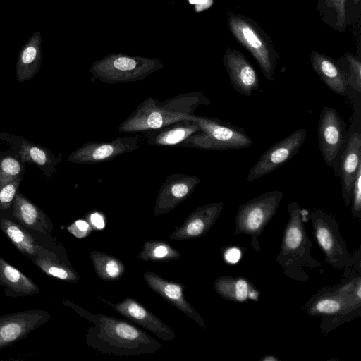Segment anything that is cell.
<instances>
[{
    "mask_svg": "<svg viewBox=\"0 0 361 361\" xmlns=\"http://www.w3.org/2000/svg\"><path fill=\"white\" fill-rule=\"evenodd\" d=\"M13 213L26 227L44 233L51 230L42 211L19 192L14 198Z\"/></svg>",
    "mask_w": 361,
    "mask_h": 361,
    "instance_id": "cell-22",
    "label": "cell"
},
{
    "mask_svg": "<svg viewBox=\"0 0 361 361\" xmlns=\"http://www.w3.org/2000/svg\"><path fill=\"white\" fill-rule=\"evenodd\" d=\"M143 278L148 286L165 300L175 306L186 316L196 322L201 327L205 328V324L200 314L186 300L184 295L183 284L166 280L159 274L147 271Z\"/></svg>",
    "mask_w": 361,
    "mask_h": 361,
    "instance_id": "cell-17",
    "label": "cell"
},
{
    "mask_svg": "<svg viewBox=\"0 0 361 361\" xmlns=\"http://www.w3.org/2000/svg\"><path fill=\"white\" fill-rule=\"evenodd\" d=\"M22 160L35 163L37 165H45L49 161L47 153L42 148L32 145H23L20 151Z\"/></svg>",
    "mask_w": 361,
    "mask_h": 361,
    "instance_id": "cell-33",
    "label": "cell"
},
{
    "mask_svg": "<svg viewBox=\"0 0 361 361\" xmlns=\"http://www.w3.org/2000/svg\"><path fill=\"white\" fill-rule=\"evenodd\" d=\"M361 0H348V18L350 23H357L360 16Z\"/></svg>",
    "mask_w": 361,
    "mask_h": 361,
    "instance_id": "cell-37",
    "label": "cell"
},
{
    "mask_svg": "<svg viewBox=\"0 0 361 361\" xmlns=\"http://www.w3.org/2000/svg\"><path fill=\"white\" fill-rule=\"evenodd\" d=\"M210 104V99L202 92L181 94L161 102L148 97L121 123L118 131L142 133L190 120V116L200 105Z\"/></svg>",
    "mask_w": 361,
    "mask_h": 361,
    "instance_id": "cell-2",
    "label": "cell"
},
{
    "mask_svg": "<svg viewBox=\"0 0 361 361\" xmlns=\"http://www.w3.org/2000/svg\"><path fill=\"white\" fill-rule=\"evenodd\" d=\"M310 218L314 238L323 250L326 261L335 268L349 266L352 263V258L336 221L319 209L312 211Z\"/></svg>",
    "mask_w": 361,
    "mask_h": 361,
    "instance_id": "cell-8",
    "label": "cell"
},
{
    "mask_svg": "<svg viewBox=\"0 0 361 361\" xmlns=\"http://www.w3.org/2000/svg\"><path fill=\"white\" fill-rule=\"evenodd\" d=\"M86 342L99 352L118 356L154 353L163 345L149 334L130 322L113 316L91 314Z\"/></svg>",
    "mask_w": 361,
    "mask_h": 361,
    "instance_id": "cell-1",
    "label": "cell"
},
{
    "mask_svg": "<svg viewBox=\"0 0 361 361\" xmlns=\"http://www.w3.org/2000/svg\"><path fill=\"white\" fill-rule=\"evenodd\" d=\"M0 282L13 291L25 294H37L39 290L37 285L18 269L0 257Z\"/></svg>",
    "mask_w": 361,
    "mask_h": 361,
    "instance_id": "cell-25",
    "label": "cell"
},
{
    "mask_svg": "<svg viewBox=\"0 0 361 361\" xmlns=\"http://www.w3.org/2000/svg\"><path fill=\"white\" fill-rule=\"evenodd\" d=\"M351 212L355 217H361V166L355 175L351 192Z\"/></svg>",
    "mask_w": 361,
    "mask_h": 361,
    "instance_id": "cell-34",
    "label": "cell"
},
{
    "mask_svg": "<svg viewBox=\"0 0 361 361\" xmlns=\"http://www.w3.org/2000/svg\"><path fill=\"white\" fill-rule=\"evenodd\" d=\"M340 161L338 176L341 179L343 202L345 206H348L351 201L353 181L361 166V134L359 131L350 135Z\"/></svg>",
    "mask_w": 361,
    "mask_h": 361,
    "instance_id": "cell-19",
    "label": "cell"
},
{
    "mask_svg": "<svg viewBox=\"0 0 361 361\" xmlns=\"http://www.w3.org/2000/svg\"><path fill=\"white\" fill-rule=\"evenodd\" d=\"M348 289L347 286L334 293L318 295L308 305L307 312L317 316H348L357 308H360L361 299L348 293Z\"/></svg>",
    "mask_w": 361,
    "mask_h": 361,
    "instance_id": "cell-18",
    "label": "cell"
},
{
    "mask_svg": "<svg viewBox=\"0 0 361 361\" xmlns=\"http://www.w3.org/2000/svg\"><path fill=\"white\" fill-rule=\"evenodd\" d=\"M137 135L117 137L109 142H90L73 151L68 157L71 162L92 164L109 161L117 157L138 149Z\"/></svg>",
    "mask_w": 361,
    "mask_h": 361,
    "instance_id": "cell-11",
    "label": "cell"
},
{
    "mask_svg": "<svg viewBox=\"0 0 361 361\" xmlns=\"http://www.w3.org/2000/svg\"><path fill=\"white\" fill-rule=\"evenodd\" d=\"M163 68L157 59L111 54L94 62L90 67L92 76L106 84L143 80Z\"/></svg>",
    "mask_w": 361,
    "mask_h": 361,
    "instance_id": "cell-6",
    "label": "cell"
},
{
    "mask_svg": "<svg viewBox=\"0 0 361 361\" xmlns=\"http://www.w3.org/2000/svg\"><path fill=\"white\" fill-rule=\"evenodd\" d=\"M223 208V202H213L197 207L180 226L175 227L170 239L184 240L202 237L216 221Z\"/></svg>",
    "mask_w": 361,
    "mask_h": 361,
    "instance_id": "cell-16",
    "label": "cell"
},
{
    "mask_svg": "<svg viewBox=\"0 0 361 361\" xmlns=\"http://www.w3.org/2000/svg\"><path fill=\"white\" fill-rule=\"evenodd\" d=\"M224 257L227 262L235 264L241 257V252L238 247H230L225 251Z\"/></svg>",
    "mask_w": 361,
    "mask_h": 361,
    "instance_id": "cell-38",
    "label": "cell"
},
{
    "mask_svg": "<svg viewBox=\"0 0 361 361\" xmlns=\"http://www.w3.org/2000/svg\"><path fill=\"white\" fill-rule=\"evenodd\" d=\"M348 0H318L317 11L324 24L340 32L348 25Z\"/></svg>",
    "mask_w": 361,
    "mask_h": 361,
    "instance_id": "cell-23",
    "label": "cell"
},
{
    "mask_svg": "<svg viewBox=\"0 0 361 361\" xmlns=\"http://www.w3.org/2000/svg\"><path fill=\"white\" fill-rule=\"evenodd\" d=\"M0 227L15 246L24 255L35 257L44 250L37 245L31 235L24 228L8 220L1 221Z\"/></svg>",
    "mask_w": 361,
    "mask_h": 361,
    "instance_id": "cell-26",
    "label": "cell"
},
{
    "mask_svg": "<svg viewBox=\"0 0 361 361\" xmlns=\"http://www.w3.org/2000/svg\"><path fill=\"white\" fill-rule=\"evenodd\" d=\"M49 318L48 312L35 310L0 317V349L23 338Z\"/></svg>",
    "mask_w": 361,
    "mask_h": 361,
    "instance_id": "cell-15",
    "label": "cell"
},
{
    "mask_svg": "<svg viewBox=\"0 0 361 361\" xmlns=\"http://www.w3.org/2000/svg\"><path fill=\"white\" fill-rule=\"evenodd\" d=\"M282 197L283 192L279 190L269 191L240 205L235 216L234 235H248L252 238V247L259 250L257 238L276 214Z\"/></svg>",
    "mask_w": 361,
    "mask_h": 361,
    "instance_id": "cell-7",
    "label": "cell"
},
{
    "mask_svg": "<svg viewBox=\"0 0 361 361\" xmlns=\"http://www.w3.org/2000/svg\"><path fill=\"white\" fill-rule=\"evenodd\" d=\"M214 286L219 295L235 302L255 300L258 295V293L250 287L248 281L243 278L221 276L214 281Z\"/></svg>",
    "mask_w": 361,
    "mask_h": 361,
    "instance_id": "cell-24",
    "label": "cell"
},
{
    "mask_svg": "<svg viewBox=\"0 0 361 361\" xmlns=\"http://www.w3.org/2000/svg\"><path fill=\"white\" fill-rule=\"evenodd\" d=\"M20 179L16 180L0 185V209H7L16 195Z\"/></svg>",
    "mask_w": 361,
    "mask_h": 361,
    "instance_id": "cell-35",
    "label": "cell"
},
{
    "mask_svg": "<svg viewBox=\"0 0 361 361\" xmlns=\"http://www.w3.org/2000/svg\"><path fill=\"white\" fill-rule=\"evenodd\" d=\"M98 298L126 319L154 334L159 338L164 341H172L175 338L173 331L168 325L134 298L126 297L121 302L111 303Z\"/></svg>",
    "mask_w": 361,
    "mask_h": 361,
    "instance_id": "cell-14",
    "label": "cell"
},
{
    "mask_svg": "<svg viewBox=\"0 0 361 361\" xmlns=\"http://www.w3.org/2000/svg\"><path fill=\"white\" fill-rule=\"evenodd\" d=\"M227 25L235 40L255 59L265 78L274 81L280 55L267 33L255 20L233 11L227 13Z\"/></svg>",
    "mask_w": 361,
    "mask_h": 361,
    "instance_id": "cell-4",
    "label": "cell"
},
{
    "mask_svg": "<svg viewBox=\"0 0 361 361\" xmlns=\"http://www.w3.org/2000/svg\"><path fill=\"white\" fill-rule=\"evenodd\" d=\"M279 359L272 355H268L261 359V361H276Z\"/></svg>",
    "mask_w": 361,
    "mask_h": 361,
    "instance_id": "cell-40",
    "label": "cell"
},
{
    "mask_svg": "<svg viewBox=\"0 0 361 361\" xmlns=\"http://www.w3.org/2000/svg\"><path fill=\"white\" fill-rule=\"evenodd\" d=\"M346 125L335 108L324 106L318 126L317 137L322 157L329 167H334L345 140Z\"/></svg>",
    "mask_w": 361,
    "mask_h": 361,
    "instance_id": "cell-10",
    "label": "cell"
},
{
    "mask_svg": "<svg viewBox=\"0 0 361 361\" xmlns=\"http://www.w3.org/2000/svg\"><path fill=\"white\" fill-rule=\"evenodd\" d=\"M68 231L76 238L87 236L92 231V226L84 220H77L67 228Z\"/></svg>",
    "mask_w": 361,
    "mask_h": 361,
    "instance_id": "cell-36",
    "label": "cell"
},
{
    "mask_svg": "<svg viewBox=\"0 0 361 361\" xmlns=\"http://www.w3.org/2000/svg\"><path fill=\"white\" fill-rule=\"evenodd\" d=\"M180 257V252L164 240L145 242L142 250L137 255L140 259L156 262H169Z\"/></svg>",
    "mask_w": 361,
    "mask_h": 361,
    "instance_id": "cell-29",
    "label": "cell"
},
{
    "mask_svg": "<svg viewBox=\"0 0 361 361\" xmlns=\"http://www.w3.org/2000/svg\"><path fill=\"white\" fill-rule=\"evenodd\" d=\"M46 253L47 250H44L32 258L35 264L44 272L70 283H75L79 280L78 274L70 264L61 262L56 257L52 258L51 253Z\"/></svg>",
    "mask_w": 361,
    "mask_h": 361,
    "instance_id": "cell-28",
    "label": "cell"
},
{
    "mask_svg": "<svg viewBox=\"0 0 361 361\" xmlns=\"http://www.w3.org/2000/svg\"><path fill=\"white\" fill-rule=\"evenodd\" d=\"M200 130L193 120L180 121L161 128L142 132L146 143L152 146H179L184 140Z\"/></svg>",
    "mask_w": 361,
    "mask_h": 361,
    "instance_id": "cell-21",
    "label": "cell"
},
{
    "mask_svg": "<svg viewBox=\"0 0 361 361\" xmlns=\"http://www.w3.org/2000/svg\"><path fill=\"white\" fill-rule=\"evenodd\" d=\"M90 221L92 224V228L95 229H102L105 226V223L103 216L99 213H94L90 217Z\"/></svg>",
    "mask_w": 361,
    "mask_h": 361,
    "instance_id": "cell-39",
    "label": "cell"
},
{
    "mask_svg": "<svg viewBox=\"0 0 361 361\" xmlns=\"http://www.w3.org/2000/svg\"><path fill=\"white\" fill-rule=\"evenodd\" d=\"M345 72L348 85L357 92H361V61L360 57L352 53L345 52L336 61Z\"/></svg>",
    "mask_w": 361,
    "mask_h": 361,
    "instance_id": "cell-30",
    "label": "cell"
},
{
    "mask_svg": "<svg viewBox=\"0 0 361 361\" xmlns=\"http://www.w3.org/2000/svg\"><path fill=\"white\" fill-rule=\"evenodd\" d=\"M21 166L13 157H5L0 160V185L10 183L18 178Z\"/></svg>",
    "mask_w": 361,
    "mask_h": 361,
    "instance_id": "cell-32",
    "label": "cell"
},
{
    "mask_svg": "<svg viewBox=\"0 0 361 361\" xmlns=\"http://www.w3.org/2000/svg\"><path fill=\"white\" fill-rule=\"evenodd\" d=\"M222 61L235 91L248 97L259 89L257 71L242 52L228 46Z\"/></svg>",
    "mask_w": 361,
    "mask_h": 361,
    "instance_id": "cell-13",
    "label": "cell"
},
{
    "mask_svg": "<svg viewBox=\"0 0 361 361\" xmlns=\"http://www.w3.org/2000/svg\"><path fill=\"white\" fill-rule=\"evenodd\" d=\"M310 59L313 70L326 86L340 96L346 95L349 86L347 76L337 61L317 51L310 53Z\"/></svg>",
    "mask_w": 361,
    "mask_h": 361,
    "instance_id": "cell-20",
    "label": "cell"
},
{
    "mask_svg": "<svg viewBox=\"0 0 361 361\" xmlns=\"http://www.w3.org/2000/svg\"><path fill=\"white\" fill-rule=\"evenodd\" d=\"M90 257L97 276L104 281H117L125 272L123 262L111 255L92 251L90 252Z\"/></svg>",
    "mask_w": 361,
    "mask_h": 361,
    "instance_id": "cell-27",
    "label": "cell"
},
{
    "mask_svg": "<svg viewBox=\"0 0 361 361\" xmlns=\"http://www.w3.org/2000/svg\"><path fill=\"white\" fill-rule=\"evenodd\" d=\"M200 179L192 175L174 173L166 177L161 185L154 214H165L188 199L200 183Z\"/></svg>",
    "mask_w": 361,
    "mask_h": 361,
    "instance_id": "cell-12",
    "label": "cell"
},
{
    "mask_svg": "<svg viewBox=\"0 0 361 361\" xmlns=\"http://www.w3.org/2000/svg\"><path fill=\"white\" fill-rule=\"evenodd\" d=\"M289 219L285 227L281 246L276 260L284 274L298 281L307 280L303 267L314 268L321 264L311 255V241L306 233L305 214L298 204L293 201L288 207Z\"/></svg>",
    "mask_w": 361,
    "mask_h": 361,
    "instance_id": "cell-3",
    "label": "cell"
},
{
    "mask_svg": "<svg viewBox=\"0 0 361 361\" xmlns=\"http://www.w3.org/2000/svg\"><path fill=\"white\" fill-rule=\"evenodd\" d=\"M190 118L200 128L179 146L203 150L244 149L253 143L242 127L216 118L192 114Z\"/></svg>",
    "mask_w": 361,
    "mask_h": 361,
    "instance_id": "cell-5",
    "label": "cell"
},
{
    "mask_svg": "<svg viewBox=\"0 0 361 361\" xmlns=\"http://www.w3.org/2000/svg\"><path fill=\"white\" fill-rule=\"evenodd\" d=\"M306 137L307 130L301 128L268 148L250 170L247 180L261 178L287 163L299 151Z\"/></svg>",
    "mask_w": 361,
    "mask_h": 361,
    "instance_id": "cell-9",
    "label": "cell"
},
{
    "mask_svg": "<svg viewBox=\"0 0 361 361\" xmlns=\"http://www.w3.org/2000/svg\"><path fill=\"white\" fill-rule=\"evenodd\" d=\"M37 49L33 46L27 47L20 56L16 68V75L20 82H23L32 77L37 70Z\"/></svg>",
    "mask_w": 361,
    "mask_h": 361,
    "instance_id": "cell-31",
    "label": "cell"
}]
</instances>
